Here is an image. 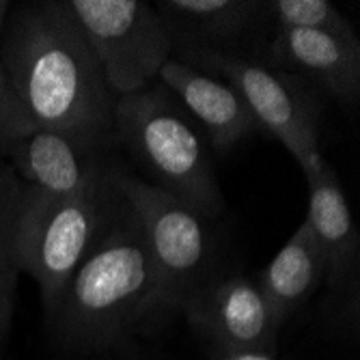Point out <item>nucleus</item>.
I'll list each match as a JSON object with an SVG mask.
<instances>
[{
	"label": "nucleus",
	"instance_id": "1",
	"mask_svg": "<svg viewBox=\"0 0 360 360\" xmlns=\"http://www.w3.org/2000/svg\"><path fill=\"white\" fill-rule=\"evenodd\" d=\"M0 63L13 97L35 127L95 149L115 141L117 95L70 3L37 0L9 11Z\"/></svg>",
	"mask_w": 360,
	"mask_h": 360
},
{
	"label": "nucleus",
	"instance_id": "2",
	"mask_svg": "<svg viewBox=\"0 0 360 360\" xmlns=\"http://www.w3.org/2000/svg\"><path fill=\"white\" fill-rule=\"evenodd\" d=\"M153 302L155 276L143 226L119 192L100 236L46 315L63 345L91 354L125 345L141 323L153 321Z\"/></svg>",
	"mask_w": 360,
	"mask_h": 360
},
{
	"label": "nucleus",
	"instance_id": "3",
	"mask_svg": "<svg viewBox=\"0 0 360 360\" xmlns=\"http://www.w3.org/2000/svg\"><path fill=\"white\" fill-rule=\"evenodd\" d=\"M112 139L145 169L153 179L149 184L175 194L205 218L224 212L212 149L165 84L117 97Z\"/></svg>",
	"mask_w": 360,
	"mask_h": 360
},
{
	"label": "nucleus",
	"instance_id": "4",
	"mask_svg": "<svg viewBox=\"0 0 360 360\" xmlns=\"http://www.w3.org/2000/svg\"><path fill=\"white\" fill-rule=\"evenodd\" d=\"M115 184L136 212L149 248L155 276L153 321L181 311L192 293L212 276L210 218L175 194L119 169Z\"/></svg>",
	"mask_w": 360,
	"mask_h": 360
},
{
	"label": "nucleus",
	"instance_id": "5",
	"mask_svg": "<svg viewBox=\"0 0 360 360\" xmlns=\"http://www.w3.org/2000/svg\"><path fill=\"white\" fill-rule=\"evenodd\" d=\"M173 56L231 84L261 132H268L296 158L302 173L313 171L323 160L319 151V104L309 82L250 54L175 48Z\"/></svg>",
	"mask_w": 360,
	"mask_h": 360
},
{
	"label": "nucleus",
	"instance_id": "6",
	"mask_svg": "<svg viewBox=\"0 0 360 360\" xmlns=\"http://www.w3.org/2000/svg\"><path fill=\"white\" fill-rule=\"evenodd\" d=\"M115 171L63 201H41L26 190L20 229V270L39 285L46 313L100 236L117 199ZM26 188V186H24Z\"/></svg>",
	"mask_w": 360,
	"mask_h": 360
},
{
	"label": "nucleus",
	"instance_id": "7",
	"mask_svg": "<svg viewBox=\"0 0 360 360\" xmlns=\"http://www.w3.org/2000/svg\"><path fill=\"white\" fill-rule=\"evenodd\" d=\"M68 3L117 97L158 82L160 70L173 56V37L153 5L143 0Z\"/></svg>",
	"mask_w": 360,
	"mask_h": 360
},
{
	"label": "nucleus",
	"instance_id": "8",
	"mask_svg": "<svg viewBox=\"0 0 360 360\" xmlns=\"http://www.w3.org/2000/svg\"><path fill=\"white\" fill-rule=\"evenodd\" d=\"M184 315L210 345L212 354L276 349L281 323L259 285L242 274H212L188 302Z\"/></svg>",
	"mask_w": 360,
	"mask_h": 360
},
{
	"label": "nucleus",
	"instance_id": "9",
	"mask_svg": "<svg viewBox=\"0 0 360 360\" xmlns=\"http://www.w3.org/2000/svg\"><path fill=\"white\" fill-rule=\"evenodd\" d=\"M0 155L26 190L48 203L72 199L110 171L102 149L44 127H30L11 139Z\"/></svg>",
	"mask_w": 360,
	"mask_h": 360
},
{
	"label": "nucleus",
	"instance_id": "10",
	"mask_svg": "<svg viewBox=\"0 0 360 360\" xmlns=\"http://www.w3.org/2000/svg\"><path fill=\"white\" fill-rule=\"evenodd\" d=\"M264 60L323 89L343 106H354L360 97V41L356 35L274 30Z\"/></svg>",
	"mask_w": 360,
	"mask_h": 360
},
{
	"label": "nucleus",
	"instance_id": "11",
	"mask_svg": "<svg viewBox=\"0 0 360 360\" xmlns=\"http://www.w3.org/2000/svg\"><path fill=\"white\" fill-rule=\"evenodd\" d=\"M158 82L175 95L190 119L199 125L210 149L218 153L233 149L238 143L261 132L240 93L214 74L171 56L160 70Z\"/></svg>",
	"mask_w": 360,
	"mask_h": 360
},
{
	"label": "nucleus",
	"instance_id": "12",
	"mask_svg": "<svg viewBox=\"0 0 360 360\" xmlns=\"http://www.w3.org/2000/svg\"><path fill=\"white\" fill-rule=\"evenodd\" d=\"M304 177L309 181V214L304 220L321 259L323 283L339 293H347L356 289L360 266V233L347 196L337 171L326 160Z\"/></svg>",
	"mask_w": 360,
	"mask_h": 360
},
{
	"label": "nucleus",
	"instance_id": "13",
	"mask_svg": "<svg viewBox=\"0 0 360 360\" xmlns=\"http://www.w3.org/2000/svg\"><path fill=\"white\" fill-rule=\"evenodd\" d=\"M153 9L165 20L175 48L246 54V41L268 22L259 0H160Z\"/></svg>",
	"mask_w": 360,
	"mask_h": 360
},
{
	"label": "nucleus",
	"instance_id": "14",
	"mask_svg": "<svg viewBox=\"0 0 360 360\" xmlns=\"http://www.w3.org/2000/svg\"><path fill=\"white\" fill-rule=\"evenodd\" d=\"M323 283L321 259L307 220L293 231L287 244L259 274V289L274 315L283 326L296 313Z\"/></svg>",
	"mask_w": 360,
	"mask_h": 360
},
{
	"label": "nucleus",
	"instance_id": "15",
	"mask_svg": "<svg viewBox=\"0 0 360 360\" xmlns=\"http://www.w3.org/2000/svg\"><path fill=\"white\" fill-rule=\"evenodd\" d=\"M26 188L7 162H0V343L7 337L13 291L20 276V229Z\"/></svg>",
	"mask_w": 360,
	"mask_h": 360
},
{
	"label": "nucleus",
	"instance_id": "16",
	"mask_svg": "<svg viewBox=\"0 0 360 360\" xmlns=\"http://www.w3.org/2000/svg\"><path fill=\"white\" fill-rule=\"evenodd\" d=\"M274 30H319L333 35H356L352 22L328 0H272L266 3Z\"/></svg>",
	"mask_w": 360,
	"mask_h": 360
},
{
	"label": "nucleus",
	"instance_id": "17",
	"mask_svg": "<svg viewBox=\"0 0 360 360\" xmlns=\"http://www.w3.org/2000/svg\"><path fill=\"white\" fill-rule=\"evenodd\" d=\"M30 127H35V125L30 123V119L24 115L22 106L13 97L5 70H3V63H0V149L11 139L28 132Z\"/></svg>",
	"mask_w": 360,
	"mask_h": 360
},
{
	"label": "nucleus",
	"instance_id": "18",
	"mask_svg": "<svg viewBox=\"0 0 360 360\" xmlns=\"http://www.w3.org/2000/svg\"><path fill=\"white\" fill-rule=\"evenodd\" d=\"M207 360H276L268 352L257 349H242V352H222V354H210Z\"/></svg>",
	"mask_w": 360,
	"mask_h": 360
},
{
	"label": "nucleus",
	"instance_id": "19",
	"mask_svg": "<svg viewBox=\"0 0 360 360\" xmlns=\"http://www.w3.org/2000/svg\"><path fill=\"white\" fill-rule=\"evenodd\" d=\"M9 11H11V3L0 0V48H3V35H5V24H7Z\"/></svg>",
	"mask_w": 360,
	"mask_h": 360
}]
</instances>
